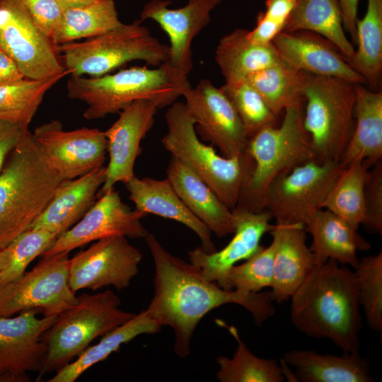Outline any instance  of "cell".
Listing matches in <instances>:
<instances>
[{
	"mask_svg": "<svg viewBox=\"0 0 382 382\" xmlns=\"http://www.w3.org/2000/svg\"><path fill=\"white\" fill-rule=\"evenodd\" d=\"M354 117V130L339 162L345 168L361 160L368 170L382 158V92L356 84Z\"/></svg>",
	"mask_w": 382,
	"mask_h": 382,
	"instance_id": "4316f807",
	"label": "cell"
},
{
	"mask_svg": "<svg viewBox=\"0 0 382 382\" xmlns=\"http://www.w3.org/2000/svg\"><path fill=\"white\" fill-rule=\"evenodd\" d=\"M120 303L111 290L77 296V302L59 314L42 335L46 351L40 377L57 372L79 356L93 340L135 316L121 309Z\"/></svg>",
	"mask_w": 382,
	"mask_h": 382,
	"instance_id": "52a82bcc",
	"label": "cell"
},
{
	"mask_svg": "<svg viewBox=\"0 0 382 382\" xmlns=\"http://www.w3.org/2000/svg\"><path fill=\"white\" fill-rule=\"evenodd\" d=\"M293 325L328 339L342 352L359 353L361 317L355 272L334 260L316 265L290 298Z\"/></svg>",
	"mask_w": 382,
	"mask_h": 382,
	"instance_id": "7a4b0ae2",
	"label": "cell"
},
{
	"mask_svg": "<svg viewBox=\"0 0 382 382\" xmlns=\"http://www.w3.org/2000/svg\"><path fill=\"white\" fill-rule=\"evenodd\" d=\"M274 245L272 242L241 265L233 266L227 273L228 290L257 293L270 287L274 273Z\"/></svg>",
	"mask_w": 382,
	"mask_h": 382,
	"instance_id": "60d3db41",
	"label": "cell"
},
{
	"mask_svg": "<svg viewBox=\"0 0 382 382\" xmlns=\"http://www.w3.org/2000/svg\"><path fill=\"white\" fill-rule=\"evenodd\" d=\"M25 78L15 62L0 50V85Z\"/></svg>",
	"mask_w": 382,
	"mask_h": 382,
	"instance_id": "c3c4849f",
	"label": "cell"
},
{
	"mask_svg": "<svg viewBox=\"0 0 382 382\" xmlns=\"http://www.w3.org/2000/svg\"><path fill=\"white\" fill-rule=\"evenodd\" d=\"M299 30L325 37L347 59L354 54L355 49L345 34L338 0H296L283 31Z\"/></svg>",
	"mask_w": 382,
	"mask_h": 382,
	"instance_id": "4dcf8cb0",
	"label": "cell"
},
{
	"mask_svg": "<svg viewBox=\"0 0 382 382\" xmlns=\"http://www.w3.org/2000/svg\"><path fill=\"white\" fill-rule=\"evenodd\" d=\"M344 29L357 42V21L359 0H338Z\"/></svg>",
	"mask_w": 382,
	"mask_h": 382,
	"instance_id": "bcb514c9",
	"label": "cell"
},
{
	"mask_svg": "<svg viewBox=\"0 0 382 382\" xmlns=\"http://www.w3.org/2000/svg\"><path fill=\"white\" fill-rule=\"evenodd\" d=\"M167 132L163 147L190 168L231 210L238 201L242 187L253 168V161L245 151L234 158L217 154L212 146L197 136L195 121L185 103L175 101L166 113Z\"/></svg>",
	"mask_w": 382,
	"mask_h": 382,
	"instance_id": "8992f818",
	"label": "cell"
},
{
	"mask_svg": "<svg viewBox=\"0 0 382 382\" xmlns=\"http://www.w3.org/2000/svg\"><path fill=\"white\" fill-rule=\"evenodd\" d=\"M62 181L27 130L0 171V249L30 227Z\"/></svg>",
	"mask_w": 382,
	"mask_h": 382,
	"instance_id": "3957f363",
	"label": "cell"
},
{
	"mask_svg": "<svg viewBox=\"0 0 382 382\" xmlns=\"http://www.w3.org/2000/svg\"><path fill=\"white\" fill-rule=\"evenodd\" d=\"M229 333L237 342L232 358L220 356L216 359L219 370L216 374L220 382H282L285 377L281 364L271 359H263L253 354L241 340L233 325L228 326Z\"/></svg>",
	"mask_w": 382,
	"mask_h": 382,
	"instance_id": "e575fe53",
	"label": "cell"
},
{
	"mask_svg": "<svg viewBox=\"0 0 382 382\" xmlns=\"http://www.w3.org/2000/svg\"><path fill=\"white\" fill-rule=\"evenodd\" d=\"M146 216L125 204L112 187L100 195L85 215L60 234L41 256L69 253L91 242L112 236L144 238L149 232L141 221Z\"/></svg>",
	"mask_w": 382,
	"mask_h": 382,
	"instance_id": "9a60e30c",
	"label": "cell"
},
{
	"mask_svg": "<svg viewBox=\"0 0 382 382\" xmlns=\"http://www.w3.org/2000/svg\"><path fill=\"white\" fill-rule=\"evenodd\" d=\"M374 233H382V161L368 169L364 185V216L361 223Z\"/></svg>",
	"mask_w": 382,
	"mask_h": 382,
	"instance_id": "b9f144b4",
	"label": "cell"
},
{
	"mask_svg": "<svg viewBox=\"0 0 382 382\" xmlns=\"http://www.w3.org/2000/svg\"><path fill=\"white\" fill-rule=\"evenodd\" d=\"M42 257L31 270L0 287V316L33 308L57 316L77 302L69 284V253Z\"/></svg>",
	"mask_w": 382,
	"mask_h": 382,
	"instance_id": "8fae6325",
	"label": "cell"
},
{
	"mask_svg": "<svg viewBox=\"0 0 382 382\" xmlns=\"http://www.w3.org/2000/svg\"><path fill=\"white\" fill-rule=\"evenodd\" d=\"M96 0H56L62 9L77 8L90 4Z\"/></svg>",
	"mask_w": 382,
	"mask_h": 382,
	"instance_id": "681fc988",
	"label": "cell"
},
{
	"mask_svg": "<svg viewBox=\"0 0 382 382\" xmlns=\"http://www.w3.org/2000/svg\"><path fill=\"white\" fill-rule=\"evenodd\" d=\"M144 239L155 267L154 294L146 310L161 327L173 329L174 352L179 357L190 354L198 323L218 307L238 304L252 314L258 326L275 313L270 291L245 293L223 289L205 279L192 264L167 251L153 233Z\"/></svg>",
	"mask_w": 382,
	"mask_h": 382,
	"instance_id": "6da1fadb",
	"label": "cell"
},
{
	"mask_svg": "<svg viewBox=\"0 0 382 382\" xmlns=\"http://www.w3.org/2000/svg\"><path fill=\"white\" fill-rule=\"evenodd\" d=\"M58 236L45 229L28 228L13 240L3 249L0 287L21 277L30 263L42 255Z\"/></svg>",
	"mask_w": 382,
	"mask_h": 382,
	"instance_id": "74e56055",
	"label": "cell"
},
{
	"mask_svg": "<svg viewBox=\"0 0 382 382\" xmlns=\"http://www.w3.org/2000/svg\"><path fill=\"white\" fill-rule=\"evenodd\" d=\"M357 49L347 59L371 87H378L382 73V0H367L364 16L357 21Z\"/></svg>",
	"mask_w": 382,
	"mask_h": 382,
	"instance_id": "d6a6232c",
	"label": "cell"
},
{
	"mask_svg": "<svg viewBox=\"0 0 382 382\" xmlns=\"http://www.w3.org/2000/svg\"><path fill=\"white\" fill-rule=\"evenodd\" d=\"M355 86L340 78L308 74L302 122L316 162L340 161L354 127Z\"/></svg>",
	"mask_w": 382,
	"mask_h": 382,
	"instance_id": "9c48e42d",
	"label": "cell"
},
{
	"mask_svg": "<svg viewBox=\"0 0 382 382\" xmlns=\"http://www.w3.org/2000/svg\"><path fill=\"white\" fill-rule=\"evenodd\" d=\"M359 304L370 329L382 330V253L359 259L355 269Z\"/></svg>",
	"mask_w": 382,
	"mask_h": 382,
	"instance_id": "ab89813d",
	"label": "cell"
},
{
	"mask_svg": "<svg viewBox=\"0 0 382 382\" xmlns=\"http://www.w3.org/2000/svg\"><path fill=\"white\" fill-rule=\"evenodd\" d=\"M344 168L339 161L315 160L277 177L267 187L258 211L268 212L276 224H301L322 209L323 203Z\"/></svg>",
	"mask_w": 382,
	"mask_h": 382,
	"instance_id": "30bf717a",
	"label": "cell"
},
{
	"mask_svg": "<svg viewBox=\"0 0 382 382\" xmlns=\"http://www.w3.org/2000/svg\"><path fill=\"white\" fill-rule=\"evenodd\" d=\"M285 25L267 17L263 12L259 13L255 27L248 30V37L258 44H271L275 37L282 32Z\"/></svg>",
	"mask_w": 382,
	"mask_h": 382,
	"instance_id": "f6af8a7d",
	"label": "cell"
},
{
	"mask_svg": "<svg viewBox=\"0 0 382 382\" xmlns=\"http://www.w3.org/2000/svg\"><path fill=\"white\" fill-rule=\"evenodd\" d=\"M0 50L25 78L45 79L65 71L50 37L35 24L21 0H0Z\"/></svg>",
	"mask_w": 382,
	"mask_h": 382,
	"instance_id": "7c38bea8",
	"label": "cell"
},
{
	"mask_svg": "<svg viewBox=\"0 0 382 382\" xmlns=\"http://www.w3.org/2000/svg\"><path fill=\"white\" fill-rule=\"evenodd\" d=\"M114 0H96L62 11L50 39L54 46L92 38L121 25Z\"/></svg>",
	"mask_w": 382,
	"mask_h": 382,
	"instance_id": "1f68e13d",
	"label": "cell"
},
{
	"mask_svg": "<svg viewBox=\"0 0 382 382\" xmlns=\"http://www.w3.org/2000/svg\"><path fill=\"white\" fill-rule=\"evenodd\" d=\"M232 212L236 216L235 231L224 248L211 253L200 247L188 251L190 262L199 273L225 289H228L226 275L229 270L238 262L246 260L260 250L263 248L260 245L263 235L274 226L270 224L271 214L265 210L252 212L234 208Z\"/></svg>",
	"mask_w": 382,
	"mask_h": 382,
	"instance_id": "ffe728a7",
	"label": "cell"
},
{
	"mask_svg": "<svg viewBox=\"0 0 382 382\" xmlns=\"http://www.w3.org/2000/svg\"><path fill=\"white\" fill-rule=\"evenodd\" d=\"M32 136L45 163L62 180L104 166L108 141L105 132L98 129L64 131L60 121L51 120L37 127Z\"/></svg>",
	"mask_w": 382,
	"mask_h": 382,
	"instance_id": "4fadbf2b",
	"label": "cell"
},
{
	"mask_svg": "<svg viewBox=\"0 0 382 382\" xmlns=\"http://www.w3.org/2000/svg\"><path fill=\"white\" fill-rule=\"evenodd\" d=\"M28 128L0 119V171L13 149Z\"/></svg>",
	"mask_w": 382,
	"mask_h": 382,
	"instance_id": "ee69618b",
	"label": "cell"
},
{
	"mask_svg": "<svg viewBox=\"0 0 382 382\" xmlns=\"http://www.w3.org/2000/svg\"><path fill=\"white\" fill-rule=\"evenodd\" d=\"M33 22L50 37L63 10L56 0H21Z\"/></svg>",
	"mask_w": 382,
	"mask_h": 382,
	"instance_id": "7bdbcfd3",
	"label": "cell"
},
{
	"mask_svg": "<svg viewBox=\"0 0 382 382\" xmlns=\"http://www.w3.org/2000/svg\"><path fill=\"white\" fill-rule=\"evenodd\" d=\"M4 262V250L3 249H0V270L2 267Z\"/></svg>",
	"mask_w": 382,
	"mask_h": 382,
	"instance_id": "f907efd6",
	"label": "cell"
},
{
	"mask_svg": "<svg viewBox=\"0 0 382 382\" xmlns=\"http://www.w3.org/2000/svg\"><path fill=\"white\" fill-rule=\"evenodd\" d=\"M159 108L154 100H135L122 110L118 119L105 131L109 161L99 197L114 187L115 183H125L135 175L136 159L141 153V141L152 128Z\"/></svg>",
	"mask_w": 382,
	"mask_h": 382,
	"instance_id": "ac0fdd59",
	"label": "cell"
},
{
	"mask_svg": "<svg viewBox=\"0 0 382 382\" xmlns=\"http://www.w3.org/2000/svg\"><path fill=\"white\" fill-rule=\"evenodd\" d=\"M304 226L313 237L310 249L314 255L316 265L334 260L356 269L359 262L357 251L371 248L370 243L357 230L325 209L315 212Z\"/></svg>",
	"mask_w": 382,
	"mask_h": 382,
	"instance_id": "484cf974",
	"label": "cell"
},
{
	"mask_svg": "<svg viewBox=\"0 0 382 382\" xmlns=\"http://www.w3.org/2000/svg\"><path fill=\"white\" fill-rule=\"evenodd\" d=\"M105 166L79 178L62 180L41 214L29 228H42L59 236L75 225L95 203L105 180Z\"/></svg>",
	"mask_w": 382,
	"mask_h": 382,
	"instance_id": "cb8c5ba5",
	"label": "cell"
},
{
	"mask_svg": "<svg viewBox=\"0 0 382 382\" xmlns=\"http://www.w3.org/2000/svg\"><path fill=\"white\" fill-rule=\"evenodd\" d=\"M274 245L271 296L279 303L290 299L316 266L314 255L306 244L301 224H275L269 232Z\"/></svg>",
	"mask_w": 382,
	"mask_h": 382,
	"instance_id": "7402d4cb",
	"label": "cell"
},
{
	"mask_svg": "<svg viewBox=\"0 0 382 382\" xmlns=\"http://www.w3.org/2000/svg\"><path fill=\"white\" fill-rule=\"evenodd\" d=\"M182 96L202 137L217 147L223 156L234 158L245 151L248 138L243 123L220 88L202 79L195 87L185 88Z\"/></svg>",
	"mask_w": 382,
	"mask_h": 382,
	"instance_id": "2e32d148",
	"label": "cell"
},
{
	"mask_svg": "<svg viewBox=\"0 0 382 382\" xmlns=\"http://www.w3.org/2000/svg\"><path fill=\"white\" fill-rule=\"evenodd\" d=\"M187 76L166 62L155 69L133 66L100 76H71L67 95L83 101L87 120L117 112L137 100L157 102L160 108L170 106L190 86Z\"/></svg>",
	"mask_w": 382,
	"mask_h": 382,
	"instance_id": "277c9868",
	"label": "cell"
},
{
	"mask_svg": "<svg viewBox=\"0 0 382 382\" xmlns=\"http://www.w3.org/2000/svg\"><path fill=\"white\" fill-rule=\"evenodd\" d=\"M272 43L282 59L300 71L337 77L356 84L366 83L340 50L318 34L306 30L282 31Z\"/></svg>",
	"mask_w": 382,
	"mask_h": 382,
	"instance_id": "44dd1931",
	"label": "cell"
},
{
	"mask_svg": "<svg viewBox=\"0 0 382 382\" xmlns=\"http://www.w3.org/2000/svg\"><path fill=\"white\" fill-rule=\"evenodd\" d=\"M220 88L236 110L248 138L267 125H274L277 116L247 80L225 83Z\"/></svg>",
	"mask_w": 382,
	"mask_h": 382,
	"instance_id": "f35d334b",
	"label": "cell"
},
{
	"mask_svg": "<svg viewBox=\"0 0 382 382\" xmlns=\"http://www.w3.org/2000/svg\"><path fill=\"white\" fill-rule=\"evenodd\" d=\"M54 48L62 54V65L71 76H100L134 60L159 66L169 59V46L152 36L140 20Z\"/></svg>",
	"mask_w": 382,
	"mask_h": 382,
	"instance_id": "ba28073f",
	"label": "cell"
},
{
	"mask_svg": "<svg viewBox=\"0 0 382 382\" xmlns=\"http://www.w3.org/2000/svg\"><path fill=\"white\" fill-rule=\"evenodd\" d=\"M67 71L45 79L23 78L0 85V119L28 128L47 91Z\"/></svg>",
	"mask_w": 382,
	"mask_h": 382,
	"instance_id": "d590c367",
	"label": "cell"
},
{
	"mask_svg": "<svg viewBox=\"0 0 382 382\" xmlns=\"http://www.w3.org/2000/svg\"><path fill=\"white\" fill-rule=\"evenodd\" d=\"M40 312L0 316V382H28V372L40 371L46 351L42 337L57 316L38 318Z\"/></svg>",
	"mask_w": 382,
	"mask_h": 382,
	"instance_id": "e0dca14e",
	"label": "cell"
},
{
	"mask_svg": "<svg viewBox=\"0 0 382 382\" xmlns=\"http://www.w3.org/2000/svg\"><path fill=\"white\" fill-rule=\"evenodd\" d=\"M282 60L272 43L254 42L248 37V30L241 28L223 36L215 52V61L225 83L246 80L251 74Z\"/></svg>",
	"mask_w": 382,
	"mask_h": 382,
	"instance_id": "f1b7e54d",
	"label": "cell"
},
{
	"mask_svg": "<svg viewBox=\"0 0 382 382\" xmlns=\"http://www.w3.org/2000/svg\"><path fill=\"white\" fill-rule=\"evenodd\" d=\"M295 369L296 381L371 382L368 361L359 353L322 354L313 350L294 349L282 359Z\"/></svg>",
	"mask_w": 382,
	"mask_h": 382,
	"instance_id": "83f0119b",
	"label": "cell"
},
{
	"mask_svg": "<svg viewBox=\"0 0 382 382\" xmlns=\"http://www.w3.org/2000/svg\"><path fill=\"white\" fill-rule=\"evenodd\" d=\"M308 75L282 59L251 74L246 80L278 116L288 105L303 99Z\"/></svg>",
	"mask_w": 382,
	"mask_h": 382,
	"instance_id": "836d02e7",
	"label": "cell"
},
{
	"mask_svg": "<svg viewBox=\"0 0 382 382\" xmlns=\"http://www.w3.org/2000/svg\"><path fill=\"white\" fill-rule=\"evenodd\" d=\"M284 111L279 127L267 125L248 138L245 151L254 164L235 208L259 212L263 193L277 177L315 160L303 126L301 100L288 105Z\"/></svg>",
	"mask_w": 382,
	"mask_h": 382,
	"instance_id": "5b68a950",
	"label": "cell"
},
{
	"mask_svg": "<svg viewBox=\"0 0 382 382\" xmlns=\"http://www.w3.org/2000/svg\"><path fill=\"white\" fill-rule=\"evenodd\" d=\"M296 4V0H266L263 13L268 18L286 25Z\"/></svg>",
	"mask_w": 382,
	"mask_h": 382,
	"instance_id": "7dc6e473",
	"label": "cell"
},
{
	"mask_svg": "<svg viewBox=\"0 0 382 382\" xmlns=\"http://www.w3.org/2000/svg\"><path fill=\"white\" fill-rule=\"evenodd\" d=\"M125 185L137 210L183 224L199 237L200 248L204 252L211 253L216 250L212 231L184 204L167 178L156 180L134 175Z\"/></svg>",
	"mask_w": 382,
	"mask_h": 382,
	"instance_id": "603a6c76",
	"label": "cell"
},
{
	"mask_svg": "<svg viewBox=\"0 0 382 382\" xmlns=\"http://www.w3.org/2000/svg\"><path fill=\"white\" fill-rule=\"evenodd\" d=\"M161 326L151 316L147 310L108 332L100 340L87 347L74 361L56 372L49 382H74L92 366L108 358L117 351L122 345L127 343L140 335L155 334Z\"/></svg>",
	"mask_w": 382,
	"mask_h": 382,
	"instance_id": "f546056e",
	"label": "cell"
},
{
	"mask_svg": "<svg viewBox=\"0 0 382 382\" xmlns=\"http://www.w3.org/2000/svg\"><path fill=\"white\" fill-rule=\"evenodd\" d=\"M367 170L361 160L344 168L322 205V209L337 215L355 230H358L364 216Z\"/></svg>",
	"mask_w": 382,
	"mask_h": 382,
	"instance_id": "8d00e7d4",
	"label": "cell"
},
{
	"mask_svg": "<svg viewBox=\"0 0 382 382\" xmlns=\"http://www.w3.org/2000/svg\"><path fill=\"white\" fill-rule=\"evenodd\" d=\"M221 0H189L187 5L171 9L169 0H152L140 13V21L156 22L168 35L169 59L167 63L187 76L192 68V44L194 38L210 21V13Z\"/></svg>",
	"mask_w": 382,
	"mask_h": 382,
	"instance_id": "d6986e66",
	"label": "cell"
},
{
	"mask_svg": "<svg viewBox=\"0 0 382 382\" xmlns=\"http://www.w3.org/2000/svg\"><path fill=\"white\" fill-rule=\"evenodd\" d=\"M141 259V253L125 236L98 240L69 259V286L75 293L109 286L123 289L139 273Z\"/></svg>",
	"mask_w": 382,
	"mask_h": 382,
	"instance_id": "5bb4252c",
	"label": "cell"
},
{
	"mask_svg": "<svg viewBox=\"0 0 382 382\" xmlns=\"http://www.w3.org/2000/svg\"><path fill=\"white\" fill-rule=\"evenodd\" d=\"M167 178L187 208L218 238L235 231L234 213L190 168L171 156Z\"/></svg>",
	"mask_w": 382,
	"mask_h": 382,
	"instance_id": "d4e9b609",
	"label": "cell"
}]
</instances>
